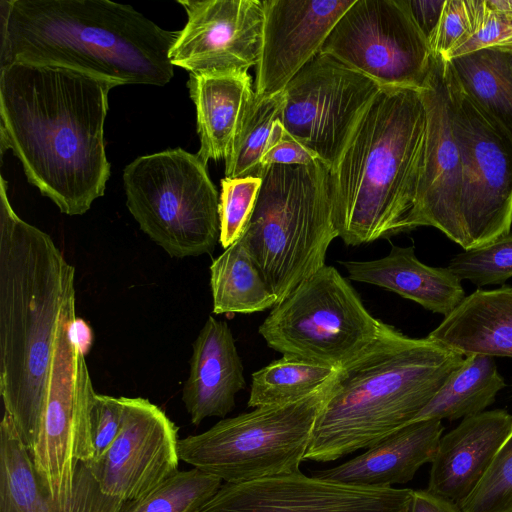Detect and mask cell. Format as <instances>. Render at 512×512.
<instances>
[{
    "label": "cell",
    "mask_w": 512,
    "mask_h": 512,
    "mask_svg": "<svg viewBox=\"0 0 512 512\" xmlns=\"http://www.w3.org/2000/svg\"><path fill=\"white\" fill-rule=\"evenodd\" d=\"M116 83L78 69L28 62L0 67L1 153L69 216L86 213L110 176L104 122Z\"/></svg>",
    "instance_id": "obj_1"
},
{
    "label": "cell",
    "mask_w": 512,
    "mask_h": 512,
    "mask_svg": "<svg viewBox=\"0 0 512 512\" xmlns=\"http://www.w3.org/2000/svg\"><path fill=\"white\" fill-rule=\"evenodd\" d=\"M75 268L0 189V394L28 451L39 428L57 325Z\"/></svg>",
    "instance_id": "obj_2"
},
{
    "label": "cell",
    "mask_w": 512,
    "mask_h": 512,
    "mask_svg": "<svg viewBox=\"0 0 512 512\" xmlns=\"http://www.w3.org/2000/svg\"><path fill=\"white\" fill-rule=\"evenodd\" d=\"M0 64H55L117 85L163 86L174 75L169 31L109 0H2Z\"/></svg>",
    "instance_id": "obj_3"
},
{
    "label": "cell",
    "mask_w": 512,
    "mask_h": 512,
    "mask_svg": "<svg viewBox=\"0 0 512 512\" xmlns=\"http://www.w3.org/2000/svg\"><path fill=\"white\" fill-rule=\"evenodd\" d=\"M426 141L420 90L383 88L331 171L334 222L346 245L414 229Z\"/></svg>",
    "instance_id": "obj_4"
},
{
    "label": "cell",
    "mask_w": 512,
    "mask_h": 512,
    "mask_svg": "<svg viewBox=\"0 0 512 512\" xmlns=\"http://www.w3.org/2000/svg\"><path fill=\"white\" fill-rule=\"evenodd\" d=\"M464 356L392 326L338 369L303 461L369 449L413 421Z\"/></svg>",
    "instance_id": "obj_5"
},
{
    "label": "cell",
    "mask_w": 512,
    "mask_h": 512,
    "mask_svg": "<svg viewBox=\"0 0 512 512\" xmlns=\"http://www.w3.org/2000/svg\"><path fill=\"white\" fill-rule=\"evenodd\" d=\"M331 171L310 165H272L263 178L254 211L240 238L268 285L282 301L325 264L338 237Z\"/></svg>",
    "instance_id": "obj_6"
},
{
    "label": "cell",
    "mask_w": 512,
    "mask_h": 512,
    "mask_svg": "<svg viewBox=\"0 0 512 512\" xmlns=\"http://www.w3.org/2000/svg\"><path fill=\"white\" fill-rule=\"evenodd\" d=\"M334 377L302 399L257 407L179 439L180 460L225 483L299 472Z\"/></svg>",
    "instance_id": "obj_7"
},
{
    "label": "cell",
    "mask_w": 512,
    "mask_h": 512,
    "mask_svg": "<svg viewBox=\"0 0 512 512\" xmlns=\"http://www.w3.org/2000/svg\"><path fill=\"white\" fill-rule=\"evenodd\" d=\"M140 229L174 258L211 253L220 240L219 196L206 164L181 148L140 156L123 172Z\"/></svg>",
    "instance_id": "obj_8"
},
{
    "label": "cell",
    "mask_w": 512,
    "mask_h": 512,
    "mask_svg": "<svg viewBox=\"0 0 512 512\" xmlns=\"http://www.w3.org/2000/svg\"><path fill=\"white\" fill-rule=\"evenodd\" d=\"M388 326L368 312L335 267L324 265L274 306L259 326V334L283 356L339 369Z\"/></svg>",
    "instance_id": "obj_9"
},
{
    "label": "cell",
    "mask_w": 512,
    "mask_h": 512,
    "mask_svg": "<svg viewBox=\"0 0 512 512\" xmlns=\"http://www.w3.org/2000/svg\"><path fill=\"white\" fill-rule=\"evenodd\" d=\"M76 323L73 294L60 313L42 416L29 451L40 480L56 499L71 497L79 464L94 458L90 417L96 392Z\"/></svg>",
    "instance_id": "obj_10"
},
{
    "label": "cell",
    "mask_w": 512,
    "mask_h": 512,
    "mask_svg": "<svg viewBox=\"0 0 512 512\" xmlns=\"http://www.w3.org/2000/svg\"><path fill=\"white\" fill-rule=\"evenodd\" d=\"M449 66L463 164L459 246L469 250L510 232L512 137L461 88Z\"/></svg>",
    "instance_id": "obj_11"
},
{
    "label": "cell",
    "mask_w": 512,
    "mask_h": 512,
    "mask_svg": "<svg viewBox=\"0 0 512 512\" xmlns=\"http://www.w3.org/2000/svg\"><path fill=\"white\" fill-rule=\"evenodd\" d=\"M320 53L383 88L420 90L433 52L406 0H355L333 27Z\"/></svg>",
    "instance_id": "obj_12"
},
{
    "label": "cell",
    "mask_w": 512,
    "mask_h": 512,
    "mask_svg": "<svg viewBox=\"0 0 512 512\" xmlns=\"http://www.w3.org/2000/svg\"><path fill=\"white\" fill-rule=\"evenodd\" d=\"M382 88L332 56L319 53L287 84L280 121L330 171Z\"/></svg>",
    "instance_id": "obj_13"
},
{
    "label": "cell",
    "mask_w": 512,
    "mask_h": 512,
    "mask_svg": "<svg viewBox=\"0 0 512 512\" xmlns=\"http://www.w3.org/2000/svg\"><path fill=\"white\" fill-rule=\"evenodd\" d=\"M122 401L117 437L99 460L86 465L104 494L126 502L143 498L178 472L179 428L148 399Z\"/></svg>",
    "instance_id": "obj_14"
},
{
    "label": "cell",
    "mask_w": 512,
    "mask_h": 512,
    "mask_svg": "<svg viewBox=\"0 0 512 512\" xmlns=\"http://www.w3.org/2000/svg\"><path fill=\"white\" fill-rule=\"evenodd\" d=\"M412 492L347 485L299 471L224 483L196 512H409Z\"/></svg>",
    "instance_id": "obj_15"
},
{
    "label": "cell",
    "mask_w": 512,
    "mask_h": 512,
    "mask_svg": "<svg viewBox=\"0 0 512 512\" xmlns=\"http://www.w3.org/2000/svg\"><path fill=\"white\" fill-rule=\"evenodd\" d=\"M187 13L172 46L174 66L190 74L248 71L260 56L264 9L261 0H178Z\"/></svg>",
    "instance_id": "obj_16"
},
{
    "label": "cell",
    "mask_w": 512,
    "mask_h": 512,
    "mask_svg": "<svg viewBox=\"0 0 512 512\" xmlns=\"http://www.w3.org/2000/svg\"><path fill=\"white\" fill-rule=\"evenodd\" d=\"M420 92L427 113V141L414 228L432 226L459 245L463 164L454 126L449 61L433 54Z\"/></svg>",
    "instance_id": "obj_17"
},
{
    "label": "cell",
    "mask_w": 512,
    "mask_h": 512,
    "mask_svg": "<svg viewBox=\"0 0 512 512\" xmlns=\"http://www.w3.org/2000/svg\"><path fill=\"white\" fill-rule=\"evenodd\" d=\"M355 0H263L264 23L254 91H283L317 54Z\"/></svg>",
    "instance_id": "obj_18"
},
{
    "label": "cell",
    "mask_w": 512,
    "mask_h": 512,
    "mask_svg": "<svg viewBox=\"0 0 512 512\" xmlns=\"http://www.w3.org/2000/svg\"><path fill=\"white\" fill-rule=\"evenodd\" d=\"M123 500L102 492L80 463L68 499L54 498L40 480L12 417L0 422V512H120Z\"/></svg>",
    "instance_id": "obj_19"
},
{
    "label": "cell",
    "mask_w": 512,
    "mask_h": 512,
    "mask_svg": "<svg viewBox=\"0 0 512 512\" xmlns=\"http://www.w3.org/2000/svg\"><path fill=\"white\" fill-rule=\"evenodd\" d=\"M512 429V415L496 409L463 418L441 437L428 490L457 505L474 491Z\"/></svg>",
    "instance_id": "obj_20"
},
{
    "label": "cell",
    "mask_w": 512,
    "mask_h": 512,
    "mask_svg": "<svg viewBox=\"0 0 512 512\" xmlns=\"http://www.w3.org/2000/svg\"><path fill=\"white\" fill-rule=\"evenodd\" d=\"M189 376L182 401L193 425L209 417H225L246 387L244 367L231 329L209 316L192 346Z\"/></svg>",
    "instance_id": "obj_21"
},
{
    "label": "cell",
    "mask_w": 512,
    "mask_h": 512,
    "mask_svg": "<svg viewBox=\"0 0 512 512\" xmlns=\"http://www.w3.org/2000/svg\"><path fill=\"white\" fill-rule=\"evenodd\" d=\"M444 431L442 420L409 423L387 438L338 466L311 476L337 483L388 488L411 481L419 468L431 463Z\"/></svg>",
    "instance_id": "obj_22"
},
{
    "label": "cell",
    "mask_w": 512,
    "mask_h": 512,
    "mask_svg": "<svg viewBox=\"0 0 512 512\" xmlns=\"http://www.w3.org/2000/svg\"><path fill=\"white\" fill-rule=\"evenodd\" d=\"M340 263L350 280L385 288L444 317L466 297L456 275L448 268L422 263L413 246L392 245L388 255L380 259Z\"/></svg>",
    "instance_id": "obj_23"
},
{
    "label": "cell",
    "mask_w": 512,
    "mask_h": 512,
    "mask_svg": "<svg viewBox=\"0 0 512 512\" xmlns=\"http://www.w3.org/2000/svg\"><path fill=\"white\" fill-rule=\"evenodd\" d=\"M427 337L464 357L512 358V287L476 290Z\"/></svg>",
    "instance_id": "obj_24"
},
{
    "label": "cell",
    "mask_w": 512,
    "mask_h": 512,
    "mask_svg": "<svg viewBox=\"0 0 512 512\" xmlns=\"http://www.w3.org/2000/svg\"><path fill=\"white\" fill-rule=\"evenodd\" d=\"M188 88L196 107L198 157L206 165L225 160L255 96L248 71L190 74Z\"/></svg>",
    "instance_id": "obj_25"
},
{
    "label": "cell",
    "mask_w": 512,
    "mask_h": 512,
    "mask_svg": "<svg viewBox=\"0 0 512 512\" xmlns=\"http://www.w3.org/2000/svg\"><path fill=\"white\" fill-rule=\"evenodd\" d=\"M214 314H250L278 303L259 267L239 239L210 265Z\"/></svg>",
    "instance_id": "obj_26"
},
{
    "label": "cell",
    "mask_w": 512,
    "mask_h": 512,
    "mask_svg": "<svg viewBox=\"0 0 512 512\" xmlns=\"http://www.w3.org/2000/svg\"><path fill=\"white\" fill-rule=\"evenodd\" d=\"M504 386L493 357L465 356L412 422L428 419L452 421L479 414L495 401Z\"/></svg>",
    "instance_id": "obj_27"
},
{
    "label": "cell",
    "mask_w": 512,
    "mask_h": 512,
    "mask_svg": "<svg viewBox=\"0 0 512 512\" xmlns=\"http://www.w3.org/2000/svg\"><path fill=\"white\" fill-rule=\"evenodd\" d=\"M449 62L461 88L512 137V74L504 53L484 49Z\"/></svg>",
    "instance_id": "obj_28"
},
{
    "label": "cell",
    "mask_w": 512,
    "mask_h": 512,
    "mask_svg": "<svg viewBox=\"0 0 512 512\" xmlns=\"http://www.w3.org/2000/svg\"><path fill=\"white\" fill-rule=\"evenodd\" d=\"M337 368L310 360L282 356L251 375L247 406L282 405L302 399L327 384Z\"/></svg>",
    "instance_id": "obj_29"
},
{
    "label": "cell",
    "mask_w": 512,
    "mask_h": 512,
    "mask_svg": "<svg viewBox=\"0 0 512 512\" xmlns=\"http://www.w3.org/2000/svg\"><path fill=\"white\" fill-rule=\"evenodd\" d=\"M284 103V90L267 96L255 93L225 159L226 178H263L268 168L262 166L261 160Z\"/></svg>",
    "instance_id": "obj_30"
},
{
    "label": "cell",
    "mask_w": 512,
    "mask_h": 512,
    "mask_svg": "<svg viewBox=\"0 0 512 512\" xmlns=\"http://www.w3.org/2000/svg\"><path fill=\"white\" fill-rule=\"evenodd\" d=\"M222 480L197 468L178 471L141 499L124 502L120 512H196Z\"/></svg>",
    "instance_id": "obj_31"
},
{
    "label": "cell",
    "mask_w": 512,
    "mask_h": 512,
    "mask_svg": "<svg viewBox=\"0 0 512 512\" xmlns=\"http://www.w3.org/2000/svg\"><path fill=\"white\" fill-rule=\"evenodd\" d=\"M461 281L478 287L503 284L512 278V232L454 256L448 267Z\"/></svg>",
    "instance_id": "obj_32"
},
{
    "label": "cell",
    "mask_w": 512,
    "mask_h": 512,
    "mask_svg": "<svg viewBox=\"0 0 512 512\" xmlns=\"http://www.w3.org/2000/svg\"><path fill=\"white\" fill-rule=\"evenodd\" d=\"M484 49L512 52V0H476L471 34L449 60Z\"/></svg>",
    "instance_id": "obj_33"
},
{
    "label": "cell",
    "mask_w": 512,
    "mask_h": 512,
    "mask_svg": "<svg viewBox=\"0 0 512 512\" xmlns=\"http://www.w3.org/2000/svg\"><path fill=\"white\" fill-rule=\"evenodd\" d=\"M261 185L262 178L252 176L224 177L221 180L219 243L224 249L243 236L254 211Z\"/></svg>",
    "instance_id": "obj_34"
},
{
    "label": "cell",
    "mask_w": 512,
    "mask_h": 512,
    "mask_svg": "<svg viewBox=\"0 0 512 512\" xmlns=\"http://www.w3.org/2000/svg\"><path fill=\"white\" fill-rule=\"evenodd\" d=\"M460 507L463 512H512V429L484 477Z\"/></svg>",
    "instance_id": "obj_35"
},
{
    "label": "cell",
    "mask_w": 512,
    "mask_h": 512,
    "mask_svg": "<svg viewBox=\"0 0 512 512\" xmlns=\"http://www.w3.org/2000/svg\"><path fill=\"white\" fill-rule=\"evenodd\" d=\"M476 0H445L435 34L430 42L433 54L449 60L450 54L471 34Z\"/></svg>",
    "instance_id": "obj_36"
},
{
    "label": "cell",
    "mask_w": 512,
    "mask_h": 512,
    "mask_svg": "<svg viewBox=\"0 0 512 512\" xmlns=\"http://www.w3.org/2000/svg\"><path fill=\"white\" fill-rule=\"evenodd\" d=\"M122 397L95 393L91 408V438L94 458L99 460L117 437L122 423Z\"/></svg>",
    "instance_id": "obj_37"
},
{
    "label": "cell",
    "mask_w": 512,
    "mask_h": 512,
    "mask_svg": "<svg viewBox=\"0 0 512 512\" xmlns=\"http://www.w3.org/2000/svg\"><path fill=\"white\" fill-rule=\"evenodd\" d=\"M316 156L291 136L280 118L274 123L261 163L267 169L272 165H310Z\"/></svg>",
    "instance_id": "obj_38"
},
{
    "label": "cell",
    "mask_w": 512,
    "mask_h": 512,
    "mask_svg": "<svg viewBox=\"0 0 512 512\" xmlns=\"http://www.w3.org/2000/svg\"><path fill=\"white\" fill-rule=\"evenodd\" d=\"M406 2L414 21L430 43L440 21L445 1L406 0Z\"/></svg>",
    "instance_id": "obj_39"
},
{
    "label": "cell",
    "mask_w": 512,
    "mask_h": 512,
    "mask_svg": "<svg viewBox=\"0 0 512 512\" xmlns=\"http://www.w3.org/2000/svg\"><path fill=\"white\" fill-rule=\"evenodd\" d=\"M409 512H463L455 502L427 490H413Z\"/></svg>",
    "instance_id": "obj_40"
},
{
    "label": "cell",
    "mask_w": 512,
    "mask_h": 512,
    "mask_svg": "<svg viewBox=\"0 0 512 512\" xmlns=\"http://www.w3.org/2000/svg\"><path fill=\"white\" fill-rule=\"evenodd\" d=\"M507 66L512 74V52L504 53Z\"/></svg>",
    "instance_id": "obj_41"
}]
</instances>
